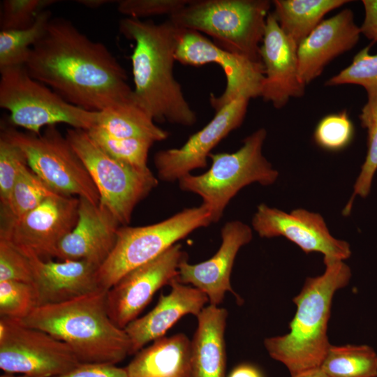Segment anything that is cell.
Masks as SVG:
<instances>
[{
	"instance_id": "cell-1",
	"label": "cell",
	"mask_w": 377,
	"mask_h": 377,
	"mask_svg": "<svg viewBox=\"0 0 377 377\" xmlns=\"http://www.w3.org/2000/svg\"><path fill=\"white\" fill-rule=\"evenodd\" d=\"M24 66L33 78L86 110L101 112L133 96L125 69L108 48L62 17L51 18Z\"/></svg>"
},
{
	"instance_id": "cell-2",
	"label": "cell",
	"mask_w": 377,
	"mask_h": 377,
	"mask_svg": "<svg viewBox=\"0 0 377 377\" xmlns=\"http://www.w3.org/2000/svg\"><path fill=\"white\" fill-rule=\"evenodd\" d=\"M119 27L125 38L135 42L131 55L134 101L154 121L193 125L196 114L173 72L180 29L169 19L155 23L127 17Z\"/></svg>"
},
{
	"instance_id": "cell-3",
	"label": "cell",
	"mask_w": 377,
	"mask_h": 377,
	"mask_svg": "<svg viewBox=\"0 0 377 377\" xmlns=\"http://www.w3.org/2000/svg\"><path fill=\"white\" fill-rule=\"evenodd\" d=\"M323 262L325 272L306 278L293 299L297 310L289 323V332L264 341L269 356L284 364L290 376L320 367L331 346L327 325L332 298L351 278L350 268L343 260L323 258Z\"/></svg>"
},
{
	"instance_id": "cell-4",
	"label": "cell",
	"mask_w": 377,
	"mask_h": 377,
	"mask_svg": "<svg viewBox=\"0 0 377 377\" xmlns=\"http://www.w3.org/2000/svg\"><path fill=\"white\" fill-rule=\"evenodd\" d=\"M106 293L100 289L64 302L38 306L20 320L66 343L80 363L116 364L131 355V344L125 330L109 316Z\"/></svg>"
},
{
	"instance_id": "cell-5",
	"label": "cell",
	"mask_w": 377,
	"mask_h": 377,
	"mask_svg": "<svg viewBox=\"0 0 377 377\" xmlns=\"http://www.w3.org/2000/svg\"><path fill=\"white\" fill-rule=\"evenodd\" d=\"M272 2L268 0H190L169 20L204 33L219 47L261 62L260 45Z\"/></svg>"
},
{
	"instance_id": "cell-6",
	"label": "cell",
	"mask_w": 377,
	"mask_h": 377,
	"mask_svg": "<svg viewBox=\"0 0 377 377\" xmlns=\"http://www.w3.org/2000/svg\"><path fill=\"white\" fill-rule=\"evenodd\" d=\"M267 131L260 128L247 136L242 146L232 153H211L209 169L179 179V188L199 195L208 209L212 223L218 222L231 199L244 187L253 183L273 184L279 177L263 154Z\"/></svg>"
},
{
	"instance_id": "cell-7",
	"label": "cell",
	"mask_w": 377,
	"mask_h": 377,
	"mask_svg": "<svg viewBox=\"0 0 377 377\" xmlns=\"http://www.w3.org/2000/svg\"><path fill=\"white\" fill-rule=\"evenodd\" d=\"M210 223V214L202 204L154 224L119 227L115 246L97 272L100 288L109 290L130 271L155 259L194 230Z\"/></svg>"
},
{
	"instance_id": "cell-8",
	"label": "cell",
	"mask_w": 377,
	"mask_h": 377,
	"mask_svg": "<svg viewBox=\"0 0 377 377\" xmlns=\"http://www.w3.org/2000/svg\"><path fill=\"white\" fill-rule=\"evenodd\" d=\"M0 107L9 111L13 125L37 135L43 127L59 123L87 131L97 126L99 112L67 102L33 78L24 66L0 69Z\"/></svg>"
},
{
	"instance_id": "cell-9",
	"label": "cell",
	"mask_w": 377,
	"mask_h": 377,
	"mask_svg": "<svg viewBox=\"0 0 377 377\" xmlns=\"http://www.w3.org/2000/svg\"><path fill=\"white\" fill-rule=\"evenodd\" d=\"M66 137L84 163L105 207L120 225H128L135 206L158 185L150 169L142 170L105 152L87 131L67 129Z\"/></svg>"
},
{
	"instance_id": "cell-10",
	"label": "cell",
	"mask_w": 377,
	"mask_h": 377,
	"mask_svg": "<svg viewBox=\"0 0 377 377\" xmlns=\"http://www.w3.org/2000/svg\"><path fill=\"white\" fill-rule=\"evenodd\" d=\"M1 135L23 151L31 170L54 191L77 195L94 204L100 202L99 193L89 172L55 125L47 126L41 135L7 126Z\"/></svg>"
},
{
	"instance_id": "cell-11",
	"label": "cell",
	"mask_w": 377,
	"mask_h": 377,
	"mask_svg": "<svg viewBox=\"0 0 377 377\" xmlns=\"http://www.w3.org/2000/svg\"><path fill=\"white\" fill-rule=\"evenodd\" d=\"M80 362L71 348L20 320L0 318V368L28 377H54Z\"/></svg>"
},
{
	"instance_id": "cell-12",
	"label": "cell",
	"mask_w": 377,
	"mask_h": 377,
	"mask_svg": "<svg viewBox=\"0 0 377 377\" xmlns=\"http://www.w3.org/2000/svg\"><path fill=\"white\" fill-rule=\"evenodd\" d=\"M175 59L194 66L214 63L222 68L226 88L219 96L209 95V103L215 112L240 96L260 97L265 79L263 63L227 51L198 31L180 29Z\"/></svg>"
},
{
	"instance_id": "cell-13",
	"label": "cell",
	"mask_w": 377,
	"mask_h": 377,
	"mask_svg": "<svg viewBox=\"0 0 377 377\" xmlns=\"http://www.w3.org/2000/svg\"><path fill=\"white\" fill-rule=\"evenodd\" d=\"M79 198L57 193L15 221L1 227L0 237L21 251L48 260L75 227Z\"/></svg>"
},
{
	"instance_id": "cell-14",
	"label": "cell",
	"mask_w": 377,
	"mask_h": 377,
	"mask_svg": "<svg viewBox=\"0 0 377 377\" xmlns=\"http://www.w3.org/2000/svg\"><path fill=\"white\" fill-rule=\"evenodd\" d=\"M187 254L176 244L155 259L130 271L107 290L110 319L124 329L135 320L154 294L178 276L179 267Z\"/></svg>"
},
{
	"instance_id": "cell-15",
	"label": "cell",
	"mask_w": 377,
	"mask_h": 377,
	"mask_svg": "<svg viewBox=\"0 0 377 377\" xmlns=\"http://www.w3.org/2000/svg\"><path fill=\"white\" fill-rule=\"evenodd\" d=\"M252 227L261 237H284L305 253L319 252L323 258L345 260L351 256L350 244L334 237L318 213L295 209L290 213L260 204Z\"/></svg>"
},
{
	"instance_id": "cell-16",
	"label": "cell",
	"mask_w": 377,
	"mask_h": 377,
	"mask_svg": "<svg viewBox=\"0 0 377 377\" xmlns=\"http://www.w3.org/2000/svg\"><path fill=\"white\" fill-rule=\"evenodd\" d=\"M249 101L238 97L215 112L213 119L182 147L158 151L154 157L158 178L168 182L179 181L192 170L206 167L214 147L242 124Z\"/></svg>"
},
{
	"instance_id": "cell-17",
	"label": "cell",
	"mask_w": 377,
	"mask_h": 377,
	"mask_svg": "<svg viewBox=\"0 0 377 377\" xmlns=\"http://www.w3.org/2000/svg\"><path fill=\"white\" fill-rule=\"evenodd\" d=\"M297 46L281 29L273 13L266 20L260 57L265 79L260 97L276 109L283 108L292 98L305 92L298 71Z\"/></svg>"
},
{
	"instance_id": "cell-18",
	"label": "cell",
	"mask_w": 377,
	"mask_h": 377,
	"mask_svg": "<svg viewBox=\"0 0 377 377\" xmlns=\"http://www.w3.org/2000/svg\"><path fill=\"white\" fill-rule=\"evenodd\" d=\"M221 243L216 253L209 259L197 264L184 260L179 267L177 279L182 283L192 285L203 292L210 305L219 306L227 292L235 295L230 284V274L239 250L251 242V228L240 221L226 222L221 228Z\"/></svg>"
},
{
	"instance_id": "cell-19",
	"label": "cell",
	"mask_w": 377,
	"mask_h": 377,
	"mask_svg": "<svg viewBox=\"0 0 377 377\" xmlns=\"http://www.w3.org/2000/svg\"><path fill=\"white\" fill-rule=\"evenodd\" d=\"M119 223L104 206L79 198L77 223L59 245L60 260H86L98 267L112 251Z\"/></svg>"
},
{
	"instance_id": "cell-20",
	"label": "cell",
	"mask_w": 377,
	"mask_h": 377,
	"mask_svg": "<svg viewBox=\"0 0 377 377\" xmlns=\"http://www.w3.org/2000/svg\"><path fill=\"white\" fill-rule=\"evenodd\" d=\"M360 34L349 8L323 20L297 47L301 81L307 84L319 77L330 62L357 44Z\"/></svg>"
},
{
	"instance_id": "cell-21",
	"label": "cell",
	"mask_w": 377,
	"mask_h": 377,
	"mask_svg": "<svg viewBox=\"0 0 377 377\" xmlns=\"http://www.w3.org/2000/svg\"><path fill=\"white\" fill-rule=\"evenodd\" d=\"M171 290L161 294L154 309L137 318L125 328L131 344V355L138 353L150 341L163 337L186 315L196 317L209 302L199 289L181 283L177 277L170 283Z\"/></svg>"
},
{
	"instance_id": "cell-22",
	"label": "cell",
	"mask_w": 377,
	"mask_h": 377,
	"mask_svg": "<svg viewBox=\"0 0 377 377\" xmlns=\"http://www.w3.org/2000/svg\"><path fill=\"white\" fill-rule=\"evenodd\" d=\"M24 253L32 267L38 306L64 302L101 289L97 279L98 267L91 263L44 260Z\"/></svg>"
},
{
	"instance_id": "cell-23",
	"label": "cell",
	"mask_w": 377,
	"mask_h": 377,
	"mask_svg": "<svg viewBox=\"0 0 377 377\" xmlns=\"http://www.w3.org/2000/svg\"><path fill=\"white\" fill-rule=\"evenodd\" d=\"M125 369L129 377H193L191 340L184 333L157 339Z\"/></svg>"
},
{
	"instance_id": "cell-24",
	"label": "cell",
	"mask_w": 377,
	"mask_h": 377,
	"mask_svg": "<svg viewBox=\"0 0 377 377\" xmlns=\"http://www.w3.org/2000/svg\"><path fill=\"white\" fill-rule=\"evenodd\" d=\"M227 318L226 309L210 304L197 316L191 340L193 377H226Z\"/></svg>"
},
{
	"instance_id": "cell-25",
	"label": "cell",
	"mask_w": 377,
	"mask_h": 377,
	"mask_svg": "<svg viewBox=\"0 0 377 377\" xmlns=\"http://www.w3.org/2000/svg\"><path fill=\"white\" fill-rule=\"evenodd\" d=\"M348 0H274L273 12L281 29L298 47L332 10Z\"/></svg>"
},
{
	"instance_id": "cell-26",
	"label": "cell",
	"mask_w": 377,
	"mask_h": 377,
	"mask_svg": "<svg viewBox=\"0 0 377 377\" xmlns=\"http://www.w3.org/2000/svg\"><path fill=\"white\" fill-rule=\"evenodd\" d=\"M98 126L120 138L165 140L168 133L157 126L154 119L131 98L99 112Z\"/></svg>"
},
{
	"instance_id": "cell-27",
	"label": "cell",
	"mask_w": 377,
	"mask_h": 377,
	"mask_svg": "<svg viewBox=\"0 0 377 377\" xmlns=\"http://www.w3.org/2000/svg\"><path fill=\"white\" fill-rule=\"evenodd\" d=\"M320 367L327 377H377V353L367 345H331Z\"/></svg>"
},
{
	"instance_id": "cell-28",
	"label": "cell",
	"mask_w": 377,
	"mask_h": 377,
	"mask_svg": "<svg viewBox=\"0 0 377 377\" xmlns=\"http://www.w3.org/2000/svg\"><path fill=\"white\" fill-rule=\"evenodd\" d=\"M24 165L15 179L7 204L3 207V226L31 212L47 198L57 193L51 189L31 170Z\"/></svg>"
},
{
	"instance_id": "cell-29",
	"label": "cell",
	"mask_w": 377,
	"mask_h": 377,
	"mask_svg": "<svg viewBox=\"0 0 377 377\" xmlns=\"http://www.w3.org/2000/svg\"><path fill=\"white\" fill-rule=\"evenodd\" d=\"M52 17V12L46 9L29 27L1 30L0 69L24 66L31 48L44 35Z\"/></svg>"
},
{
	"instance_id": "cell-30",
	"label": "cell",
	"mask_w": 377,
	"mask_h": 377,
	"mask_svg": "<svg viewBox=\"0 0 377 377\" xmlns=\"http://www.w3.org/2000/svg\"><path fill=\"white\" fill-rule=\"evenodd\" d=\"M362 127L367 131V153L360 172L353 186V194L343 209V215L350 214L356 196L366 198L370 193L377 170V94H367V101L360 114Z\"/></svg>"
},
{
	"instance_id": "cell-31",
	"label": "cell",
	"mask_w": 377,
	"mask_h": 377,
	"mask_svg": "<svg viewBox=\"0 0 377 377\" xmlns=\"http://www.w3.org/2000/svg\"><path fill=\"white\" fill-rule=\"evenodd\" d=\"M95 142L108 154L139 170H148L147 157L153 141L142 138L114 137L96 126L87 131Z\"/></svg>"
},
{
	"instance_id": "cell-32",
	"label": "cell",
	"mask_w": 377,
	"mask_h": 377,
	"mask_svg": "<svg viewBox=\"0 0 377 377\" xmlns=\"http://www.w3.org/2000/svg\"><path fill=\"white\" fill-rule=\"evenodd\" d=\"M370 46L359 51L352 63L338 74L328 79L326 87L357 84L364 87L367 94H377V53L371 54Z\"/></svg>"
},
{
	"instance_id": "cell-33",
	"label": "cell",
	"mask_w": 377,
	"mask_h": 377,
	"mask_svg": "<svg viewBox=\"0 0 377 377\" xmlns=\"http://www.w3.org/2000/svg\"><path fill=\"white\" fill-rule=\"evenodd\" d=\"M38 306L34 286L17 281H0V317L22 320Z\"/></svg>"
},
{
	"instance_id": "cell-34",
	"label": "cell",
	"mask_w": 377,
	"mask_h": 377,
	"mask_svg": "<svg viewBox=\"0 0 377 377\" xmlns=\"http://www.w3.org/2000/svg\"><path fill=\"white\" fill-rule=\"evenodd\" d=\"M354 133L353 124L347 112L343 110L324 117L316 127L313 138L322 149L337 151L350 144Z\"/></svg>"
},
{
	"instance_id": "cell-35",
	"label": "cell",
	"mask_w": 377,
	"mask_h": 377,
	"mask_svg": "<svg viewBox=\"0 0 377 377\" xmlns=\"http://www.w3.org/2000/svg\"><path fill=\"white\" fill-rule=\"evenodd\" d=\"M56 0H3L1 4V30L22 29L31 26L38 15Z\"/></svg>"
},
{
	"instance_id": "cell-36",
	"label": "cell",
	"mask_w": 377,
	"mask_h": 377,
	"mask_svg": "<svg viewBox=\"0 0 377 377\" xmlns=\"http://www.w3.org/2000/svg\"><path fill=\"white\" fill-rule=\"evenodd\" d=\"M3 281L33 285L34 276L28 256L9 240L0 237V281Z\"/></svg>"
},
{
	"instance_id": "cell-37",
	"label": "cell",
	"mask_w": 377,
	"mask_h": 377,
	"mask_svg": "<svg viewBox=\"0 0 377 377\" xmlns=\"http://www.w3.org/2000/svg\"><path fill=\"white\" fill-rule=\"evenodd\" d=\"M27 164L23 151L4 137H0V199L4 207L21 168Z\"/></svg>"
},
{
	"instance_id": "cell-38",
	"label": "cell",
	"mask_w": 377,
	"mask_h": 377,
	"mask_svg": "<svg viewBox=\"0 0 377 377\" xmlns=\"http://www.w3.org/2000/svg\"><path fill=\"white\" fill-rule=\"evenodd\" d=\"M190 0H121L117 1V10L127 17L140 19L150 16L177 13Z\"/></svg>"
},
{
	"instance_id": "cell-39",
	"label": "cell",
	"mask_w": 377,
	"mask_h": 377,
	"mask_svg": "<svg viewBox=\"0 0 377 377\" xmlns=\"http://www.w3.org/2000/svg\"><path fill=\"white\" fill-rule=\"evenodd\" d=\"M54 377H129L125 368L115 364L80 363L71 370Z\"/></svg>"
},
{
	"instance_id": "cell-40",
	"label": "cell",
	"mask_w": 377,
	"mask_h": 377,
	"mask_svg": "<svg viewBox=\"0 0 377 377\" xmlns=\"http://www.w3.org/2000/svg\"><path fill=\"white\" fill-rule=\"evenodd\" d=\"M364 18L360 27L361 34L373 43L377 42V0H363Z\"/></svg>"
},
{
	"instance_id": "cell-41",
	"label": "cell",
	"mask_w": 377,
	"mask_h": 377,
	"mask_svg": "<svg viewBox=\"0 0 377 377\" xmlns=\"http://www.w3.org/2000/svg\"><path fill=\"white\" fill-rule=\"evenodd\" d=\"M228 377H263V375L256 366L243 363L235 367Z\"/></svg>"
},
{
	"instance_id": "cell-42",
	"label": "cell",
	"mask_w": 377,
	"mask_h": 377,
	"mask_svg": "<svg viewBox=\"0 0 377 377\" xmlns=\"http://www.w3.org/2000/svg\"><path fill=\"white\" fill-rule=\"evenodd\" d=\"M78 3L84 6V7L96 9L98 8L105 4L114 2V1L110 0H77L76 1Z\"/></svg>"
},
{
	"instance_id": "cell-43",
	"label": "cell",
	"mask_w": 377,
	"mask_h": 377,
	"mask_svg": "<svg viewBox=\"0 0 377 377\" xmlns=\"http://www.w3.org/2000/svg\"><path fill=\"white\" fill-rule=\"evenodd\" d=\"M290 377H327L320 367L311 369L297 374Z\"/></svg>"
}]
</instances>
